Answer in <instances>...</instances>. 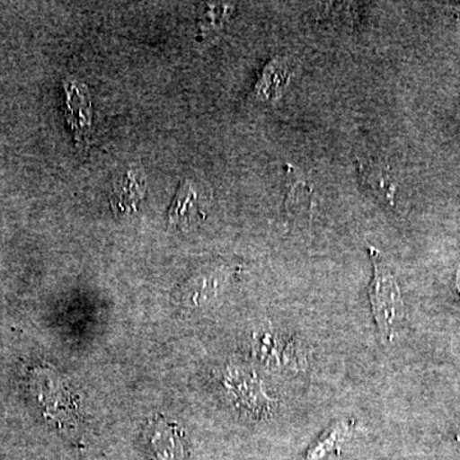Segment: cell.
I'll return each instance as SVG.
<instances>
[{"mask_svg":"<svg viewBox=\"0 0 460 460\" xmlns=\"http://www.w3.org/2000/svg\"><path fill=\"white\" fill-rule=\"evenodd\" d=\"M84 87L74 83H69L66 87L69 104L77 108L75 111H68V123L74 129L75 137H81V140H84L89 135L91 126L90 102L87 96L84 95Z\"/></svg>","mask_w":460,"mask_h":460,"instance_id":"cell-6","label":"cell"},{"mask_svg":"<svg viewBox=\"0 0 460 460\" xmlns=\"http://www.w3.org/2000/svg\"><path fill=\"white\" fill-rule=\"evenodd\" d=\"M255 356L268 367L299 371L307 359L295 339L280 334L271 328L262 329L255 337Z\"/></svg>","mask_w":460,"mask_h":460,"instance_id":"cell-2","label":"cell"},{"mask_svg":"<svg viewBox=\"0 0 460 460\" xmlns=\"http://www.w3.org/2000/svg\"><path fill=\"white\" fill-rule=\"evenodd\" d=\"M356 422L353 420H335L305 452L304 460H338L345 445L352 438Z\"/></svg>","mask_w":460,"mask_h":460,"instance_id":"cell-4","label":"cell"},{"mask_svg":"<svg viewBox=\"0 0 460 460\" xmlns=\"http://www.w3.org/2000/svg\"><path fill=\"white\" fill-rule=\"evenodd\" d=\"M458 440H459V443H460V435L458 436Z\"/></svg>","mask_w":460,"mask_h":460,"instance_id":"cell-11","label":"cell"},{"mask_svg":"<svg viewBox=\"0 0 460 460\" xmlns=\"http://www.w3.org/2000/svg\"><path fill=\"white\" fill-rule=\"evenodd\" d=\"M288 81V68L280 60H272L263 71L262 78L257 84V95L268 100L278 95Z\"/></svg>","mask_w":460,"mask_h":460,"instance_id":"cell-9","label":"cell"},{"mask_svg":"<svg viewBox=\"0 0 460 460\" xmlns=\"http://www.w3.org/2000/svg\"><path fill=\"white\" fill-rule=\"evenodd\" d=\"M144 192V178L136 172H128L123 181L115 184L113 199H111V204H113L115 211H119V213L131 211L140 201Z\"/></svg>","mask_w":460,"mask_h":460,"instance_id":"cell-7","label":"cell"},{"mask_svg":"<svg viewBox=\"0 0 460 460\" xmlns=\"http://www.w3.org/2000/svg\"><path fill=\"white\" fill-rule=\"evenodd\" d=\"M199 215H201L198 204V195L192 186L186 181L181 184L175 195L174 202H172L171 211H169V220L172 224H180V226H187L196 222Z\"/></svg>","mask_w":460,"mask_h":460,"instance_id":"cell-8","label":"cell"},{"mask_svg":"<svg viewBox=\"0 0 460 460\" xmlns=\"http://www.w3.org/2000/svg\"><path fill=\"white\" fill-rule=\"evenodd\" d=\"M456 287H458V289L460 292V266H459L458 274H456Z\"/></svg>","mask_w":460,"mask_h":460,"instance_id":"cell-10","label":"cell"},{"mask_svg":"<svg viewBox=\"0 0 460 460\" xmlns=\"http://www.w3.org/2000/svg\"><path fill=\"white\" fill-rule=\"evenodd\" d=\"M368 250L374 262V279L368 288L372 314L380 337L390 341L404 317V302L398 281L380 251L372 246H368Z\"/></svg>","mask_w":460,"mask_h":460,"instance_id":"cell-1","label":"cell"},{"mask_svg":"<svg viewBox=\"0 0 460 460\" xmlns=\"http://www.w3.org/2000/svg\"><path fill=\"white\" fill-rule=\"evenodd\" d=\"M147 440L160 460L184 459V432L180 426L172 425L160 417L151 420L147 428Z\"/></svg>","mask_w":460,"mask_h":460,"instance_id":"cell-3","label":"cell"},{"mask_svg":"<svg viewBox=\"0 0 460 460\" xmlns=\"http://www.w3.org/2000/svg\"><path fill=\"white\" fill-rule=\"evenodd\" d=\"M228 380L230 390L239 396L242 402H246L248 411L256 416L265 417L275 410L277 402L269 398L263 392L261 384L259 383L255 374L247 372H230Z\"/></svg>","mask_w":460,"mask_h":460,"instance_id":"cell-5","label":"cell"}]
</instances>
